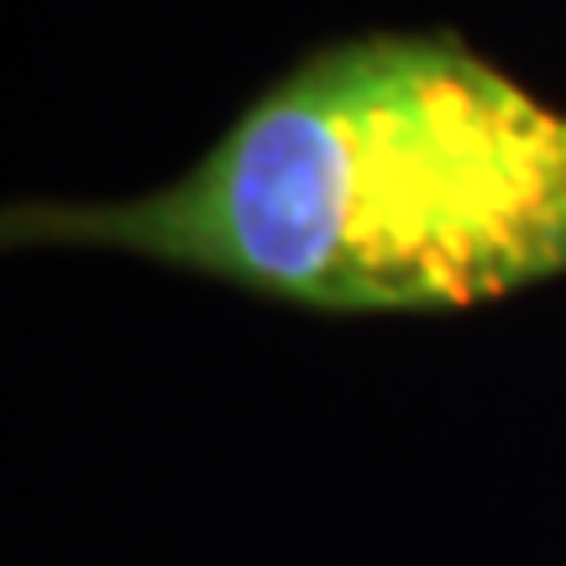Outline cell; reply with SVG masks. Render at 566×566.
Segmentation results:
<instances>
[{
	"mask_svg": "<svg viewBox=\"0 0 566 566\" xmlns=\"http://www.w3.org/2000/svg\"><path fill=\"white\" fill-rule=\"evenodd\" d=\"M11 242L111 247L336 315L467 310L566 273V116L451 32L352 38L174 184L27 205Z\"/></svg>",
	"mask_w": 566,
	"mask_h": 566,
	"instance_id": "obj_1",
	"label": "cell"
}]
</instances>
